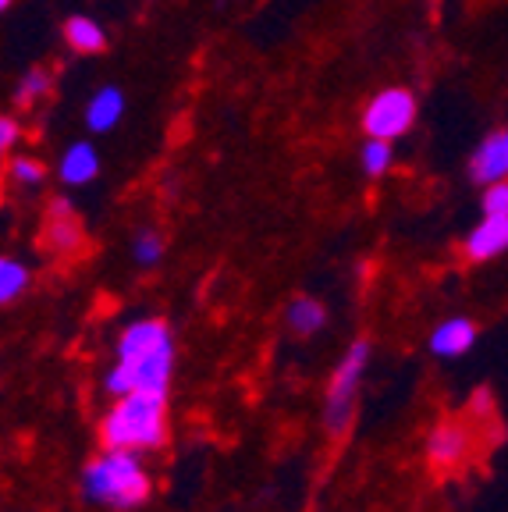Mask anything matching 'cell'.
<instances>
[{"label":"cell","mask_w":508,"mask_h":512,"mask_svg":"<svg viewBox=\"0 0 508 512\" xmlns=\"http://www.w3.org/2000/svg\"><path fill=\"white\" fill-rule=\"evenodd\" d=\"M175 377V335L167 320L143 317L121 328L114 342V363L104 377V392L111 399L132 392L167 395Z\"/></svg>","instance_id":"cell-1"},{"label":"cell","mask_w":508,"mask_h":512,"mask_svg":"<svg viewBox=\"0 0 508 512\" xmlns=\"http://www.w3.org/2000/svg\"><path fill=\"white\" fill-rule=\"evenodd\" d=\"M79 491L89 505L104 512H135L153 495V477L139 452L100 448L79 477Z\"/></svg>","instance_id":"cell-2"},{"label":"cell","mask_w":508,"mask_h":512,"mask_svg":"<svg viewBox=\"0 0 508 512\" xmlns=\"http://www.w3.org/2000/svg\"><path fill=\"white\" fill-rule=\"evenodd\" d=\"M100 441L139 456L160 452L167 445V395H118L100 420Z\"/></svg>","instance_id":"cell-3"},{"label":"cell","mask_w":508,"mask_h":512,"mask_svg":"<svg viewBox=\"0 0 508 512\" xmlns=\"http://www.w3.org/2000/svg\"><path fill=\"white\" fill-rule=\"evenodd\" d=\"M366 367H370V342L356 338V342L345 349V356L338 360V367L331 370V381H327L324 392V427L327 434H345L356 416V399L359 388H363Z\"/></svg>","instance_id":"cell-4"},{"label":"cell","mask_w":508,"mask_h":512,"mask_svg":"<svg viewBox=\"0 0 508 512\" xmlns=\"http://www.w3.org/2000/svg\"><path fill=\"white\" fill-rule=\"evenodd\" d=\"M416 121V96L402 86L381 89L363 107V132L370 139H402Z\"/></svg>","instance_id":"cell-5"},{"label":"cell","mask_w":508,"mask_h":512,"mask_svg":"<svg viewBox=\"0 0 508 512\" xmlns=\"http://www.w3.org/2000/svg\"><path fill=\"white\" fill-rule=\"evenodd\" d=\"M469 456V431L455 420H441L427 434V459L437 470H452Z\"/></svg>","instance_id":"cell-6"},{"label":"cell","mask_w":508,"mask_h":512,"mask_svg":"<svg viewBox=\"0 0 508 512\" xmlns=\"http://www.w3.org/2000/svg\"><path fill=\"white\" fill-rule=\"evenodd\" d=\"M462 249H466V260H473V264H487L494 256L508 253V217L484 214L473 224V232L466 235Z\"/></svg>","instance_id":"cell-7"},{"label":"cell","mask_w":508,"mask_h":512,"mask_svg":"<svg viewBox=\"0 0 508 512\" xmlns=\"http://www.w3.org/2000/svg\"><path fill=\"white\" fill-rule=\"evenodd\" d=\"M469 178L480 185L508 178V128L491 132V136L477 146V153L469 157Z\"/></svg>","instance_id":"cell-8"},{"label":"cell","mask_w":508,"mask_h":512,"mask_svg":"<svg viewBox=\"0 0 508 512\" xmlns=\"http://www.w3.org/2000/svg\"><path fill=\"white\" fill-rule=\"evenodd\" d=\"M430 352L437 360H459L477 345V324L469 317H448L430 331Z\"/></svg>","instance_id":"cell-9"},{"label":"cell","mask_w":508,"mask_h":512,"mask_svg":"<svg viewBox=\"0 0 508 512\" xmlns=\"http://www.w3.org/2000/svg\"><path fill=\"white\" fill-rule=\"evenodd\" d=\"M57 175L64 185H89L100 175V153L89 143H72L57 160Z\"/></svg>","instance_id":"cell-10"},{"label":"cell","mask_w":508,"mask_h":512,"mask_svg":"<svg viewBox=\"0 0 508 512\" xmlns=\"http://www.w3.org/2000/svg\"><path fill=\"white\" fill-rule=\"evenodd\" d=\"M64 43H68V50H75L79 57H93V54H104L107 50V32L96 18L72 15L68 22H64Z\"/></svg>","instance_id":"cell-11"},{"label":"cell","mask_w":508,"mask_h":512,"mask_svg":"<svg viewBox=\"0 0 508 512\" xmlns=\"http://www.w3.org/2000/svg\"><path fill=\"white\" fill-rule=\"evenodd\" d=\"M121 114H125V96H121L118 86H104L89 96L86 104L89 132H111V128H118Z\"/></svg>","instance_id":"cell-12"},{"label":"cell","mask_w":508,"mask_h":512,"mask_svg":"<svg viewBox=\"0 0 508 512\" xmlns=\"http://www.w3.org/2000/svg\"><path fill=\"white\" fill-rule=\"evenodd\" d=\"M285 324L292 335L299 338H313L327 328V306L313 296H295L285 310Z\"/></svg>","instance_id":"cell-13"},{"label":"cell","mask_w":508,"mask_h":512,"mask_svg":"<svg viewBox=\"0 0 508 512\" xmlns=\"http://www.w3.org/2000/svg\"><path fill=\"white\" fill-rule=\"evenodd\" d=\"M47 242L54 249H61V253H72V249H79L82 228H79V221L72 217V210H68V203H57V214L47 221Z\"/></svg>","instance_id":"cell-14"},{"label":"cell","mask_w":508,"mask_h":512,"mask_svg":"<svg viewBox=\"0 0 508 512\" xmlns=\"http://www.w3.org/2000/svg\"><path fill=\"white\" fill-rule=\"evenodd\" d=\"M29 281H32V274H29V267H25L22 260H15V256H4V260H0V303H4V306L18 303V299L29 292Z\"/></svg>","instance_id":"cell-15"},{"label":"cell","mask_w":508,"mask_h":512,"mask_svg":"<svg viewBox=\"0 0 508 512\" xmlns=\"http://www.w3.org/2000/svg\"><path fill=\"white\" fill-rule=\"evenodd\" d=\"M391 164H395V143H391V139L366 136L363 150H359V168L370 178H381L384 171H391Z\"/></svg>","instance_id":"cell-16"},{"label":"cell","mask_w":508,"mask_h":512,"mask_svg":"<svg viewBox=\"0 0 508 512\" xmlns=\"http://www.w3.org/2000/svg\"><path fill=\"white\" fill-rule=\"evenodd\" d=\"M160 256H164V235L153 232V228H143L132 239V260L139 267H153L160 264Z\"/></svg>","instance_id":"cell-17"},{"label":"cell","mask_w":508,"mask_h":512,"mask_svg":"<svg viewBox=\"0 0 508 512\" xmlns=\"http://www.w3.org/2000/svg\"><path fill=\"white\" fill-rule=\"evenodd\" d=\"M50 72H43V68H29V72L18 79V86H15V100L18 104H36L40 96H47L50 93Z\"/></svg>","instance_id":"cell-18"},{"label":"cell","mask_w":508,"mask_h":512,"mask_svg":"<svg viewBox=\"0 0 508 512\" xmlns=\"http://www.w3.org/2000/svg\"><path fill=\"white\" fill-rule=\"evenodd\" d=\"M11 178H15L18 185H25V189H36V185L47 178V168H43L36 157H15L11 160Z\"/></svg>","instance_id":"cell-19"},{"label":"cell","mask_w":508,"mask_h":512,"mask_svg":"<svg viewBox=\"0 0 508 512\" xmlns=\"http://www.w3.org/2000/svg\"><path fill=\"white\" fill-rule=\"evenodd\" d=\"M480 207H484V214L508 217V178H501V182L484 185V196H480Z\"/></svg>","instance_id":"cell-20"},{"label":"cell","mask_w":508,"mask_h":512,"mask_svg":"<svg viewBox=\"0 0 508 512\" xmlns=\"http://www.w3.org/2000/svg\"><path fill=\"white\" fill-rule=\"evenodd\" d=\"M15 143H18V121L11 114H4L0 118V150H11Z\"/></svg>","instance_id":"cell-21"},{"label":"cell","mask_w":508,"mask_h":512,"mask_svg":"<svg viewBox=\"0 0 508 512\" xmlns=\"http://www.w3.org/2000/svg\"><path fill=\"white\" fill-rule=\"evenodd\" d=\"M11 4H15V0H0V11H8Z\"/></svg>","instance_id":"cell-22"}]
</instances>
